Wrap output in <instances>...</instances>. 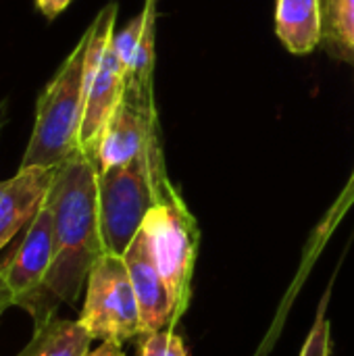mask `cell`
Masks as SVG:
<instances>
[{
  "mask_svg": "<svg viewBox=\"0 0 354 356\" xmlns=\"http://www.w3.org/2000/svg\"><path fill=\"white\" fill-rule=\"evenodd\" d=\"M142 229L148 238L156 267L173 300V325L186 315L192 298V277L200 229L177 188L165 179L156 204L146 215Z\"/></svg>",
  "mask_w": 354,
  "mask_h": 356,
  "instance_id": "4",
  "label": "cell"
},
{
  "mask_svg": "<svg viewBox=\"0 0 354 356\" xmlns=\"http://www.w3.org/2000/svg\"><path fill=\"white\" fill-rule=\"evenodd\" d=\"M351 200H354V177L351 179V186H348L346 194L342 196V202L338 207H334V209H340V213H344V202H351Z\"/></svg>",
  "mask_w": 354,
  "mask_h": 356,
  "instance_id": "18",
  "label": "cell"
},
{
  "mask_svg": "<svg viewBox=\"0 0 354 356\" xmlns=\"http://www.w3.org/2000/svg\"><path fill=\"white\" fill-rule=\"evenodd\" d=\"M275 31L292 54H311L323 38L321 0H277Z\"/></svg>",
  "mask_w": 354,
  "mask_h": 356,
  "instance_id": "11",
  "label": "cell"
},
{
  "mask_svg": "<svg viewBox=\"0 0 354 356\" xmlns=\"http://www.w3.org/2000/svg\"><path fill=\"white\" fill-rule=\"evenodd\" d=\"M54 261V217L46 198L35 219L27 225L15 252L0 263V284L10 305L25 309L42 290Z\"/></svg>",
  "mask_w": 354,
  "mask_h": 356,
  "instance_id": "7",
  "label": "cell"
},
{
  "mask_svg": "<svg viewBox=\"0 0 354 356\" xmlns=\"http://www.w3.org/2000/svg\"><path fill=\"white\" fill-rule=\"evenodd\" d=\"M138 340L140 356H188L184 340L173 330L146 332Z\"/></svg>",
  "mask_w": 354,
  "mask_h": 356,
  "instance_id": "14",
  "label": "cell"
},
{
  "mask_svg": "<svg viewBox=\"0 0 354 356\" xmlns=\"http://www.w3.org/2000/svg\"><path fill=\"white\" fill-rule=\"evenodd\" d=\"M92 336L79 321L50 317L44 325L33 327L31 342L19 356H86Z\"/></svg>",
  "mask_w": 354,
  "mask_h": 356,
  "instance_id": "12",
  "label": "cell"
},
{
  "mask_svg": "<svg viewBox=\"0 0 354 356\" xmlns=\"http://www.w3.org/2000/svg\"><path fill=\"white\" fill-rule=\"evenodd\" d=\"M35 4H38L40 13H42L44 17L54 19L56 15H61V13L71 4V0H35Z\"/></svg>",
  "mask_w": 354,
  "mask_h": 356,
  "instance_id": "16",
  "label": "cell"
},
{
  "mask_svg": "<svg viewBox=\"0 0 354 356\" xmlns=\"http://www.w3.org/2000/svg\"><path fill=\"white\" fill-rule=\"evenodd\" d=\"M325 50L354 65V0H321Z\"/></svg>",
  "mask_w": 354,
  "mask_h": 356,
  "instance_id": "13",
  "label": "cell"
},
{
  "mask_svg": "<svg viewBox=\"0 0 354 356\" xmlns=\"http://www.w3.org/2000/svg\"><path fill=\"white\" fill-rule=\"evenodd\" d=\"M54 217V261L38 296L23 309L33 327L56 315V305H75L96 261L106 252L98 213V165L77 150L54 175L48 192Z\"/></svg>",
  "mask_w": 354,
  "mask_h": 356,
  "instance_id": "1",
  "label": "cell"
},
{
  "mask_svg": "<svg viewBox=\"0 0 354 356\" xmlns=\"http://www.w3.org/2000/svg\"><path fill=\"white\" fill-rule=\"evenodd\" d=\"M117 2L106 4L90 23L86 69V108L79 131V150L96 161L102 131L125 94L127 67L113 48Z\"/></svg>",
  "mask_w": 354,
  "mask_h": 356,
  "instance_id": "5",
  "label": "cell"
},
{
  "mask_svg": "<svg viewBox=\"0 0 354 356\" xmlns=\"http://www.w3.org/2000/svg\"><path fill=\"white\" fill-rule=\"evenodd\" d=\"M169 179L159 136L125 165L98 171V213L104 250L123 257Z\"/></svg>",
  "mask_w": 354,
  "mask_h": 356,
  "instance_id": "3",
  "label": "cell"
},
{
  "mask_svg": "<svg viewBox=\"0 0 354 356\" xmlns=\"http://www.w3.org/2000/svg\"><path fill=\"white\" fill-rule=\"evenodd\" d=\"M90 29L83 31L35 106V121L21 167L56 169L79 150V131L86 108Z\"/></svg>",
  "mask_w": 354,
  "mask_h": 356,
  "instance_id": "2",
  "label": "cell"
},
{
  "mask_svg": "<svg viewBox=\"0 0 354 356\" xmlns=\"http://www.w3.org/2000/svg\"><path fill=\"white\" fill-rule=\"evenodd\" d=\"M159 136L156 108H144L123 94L111 115L96 152L98 171L125 165L146 150L152 138Z\"/></svg>",
  "mask_w": 354,
  "mask_h": 356,
  "instance_id": "9",
  "label": "cell"
},
{
  "mask_svg": "<svg viewBox=\"0 0 354 356\" xmlns=\"http://www.w3.org/2000/svg\"><path fill=\"white\" fill-rule=\"evenodd\" d=\"M123 261L127 265V273L138 298L140 317H142V334L173 330V300L169 288L156 267L152 257L148 238L144 229L136 234L131 244L127 246Z\"/></svg>",
  "mask_w": 354,
  "mask_h": 356,
  "instance_id": "8",
  "label": "cell"
},
{
  "mask_svg": "<svg viewBox=\"0 0 354 356\" xmlns=\"http://www.w3.org/2000/svg\"><path fill=\"white\" fill-rule=\"evenodd\" d=\"M56 169L19 167L10 179L0 181V250L35 219L48 198Z\"/></svg>",
  "mask_w": 354,
  "mask_h": 356,
  "instance_id": "10",
  "label": "cell"
},
{
  "mask_svg": "<svg viewBox=\"0 0 354 356\" xmlns=\"http://www.w3.org/2000/svg\"><path fill=\"white\" fill-rule=\"evenodd\" d=\"M8 307H13V305H10V298H8L6 290L2 288V284H0V317H2V313H4Z\"/></svg>",
  "mask_w": 354,
  "mask_h": 356,
  "instance_id": "19",
  "label": "cell"
},
{
  "mask_svg": "<svg viewBox=\"0 0 354 356\" xmlns=\"http://www.w3.org/2000/svg\"><path fill=\"white\" fill-rule=\"evenodd\" d=\"M79 323L100 342L123 344L142 336L140 307L123 257L104 252L92 267Z\"/></svg>",
  "mask_w": 354,
  "mask_h": 356,
  "instance_id": "6",
  "label": "cell"
},
{
  "mask_svg": "<svg viewBox=\"0 0 354 356\" xmlns=\"http://www.w3.org/2000/svg\"><path fill=\"white\" fill-rule=\"evenodd\" d=\"M86 356H125V353L121 350V344H115V342H102L96 350L88 353Z\"/></svg>",
  "mask_w": 354,
  "mask_h": 356,
  "instance_id": "17",
  "label": "cell"
},
{
  "mask_svg": "<svg viewBox=\"0 0 354 356\" xmlns=\"http://www.w3.org/2000/svg\"><path fill=\"white\" fill-rule=\"evenodd\" d=\"M300 356H332V344H330V323L319 311V317L307 338V344L303 348Z\"/></svg>",
  "mask_w": 354,
  "mask_h": 356,
  "instance_id": "15",
  "label": "cell"
}]
</instances>
